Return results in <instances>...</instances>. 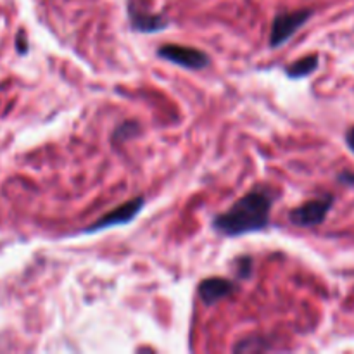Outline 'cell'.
Listing matches in <instances>:
<instances>
[{"label":"cell","mask_w":354,"mask_h":354,"mask_svg":"<svg viewBox=\"0 0 354 354\" xmlns=\"http://www.w3.org/2000/svg\"><path fill=\"white\" fill-rule=\"evenodd\" d=\"M273 194L266 189H256L234 203L225 213L213 220V228L227 237L265 230L270 225Z\"/></svg>","instance_id":"cell-1"},{"label":"cell","mask_w":354,"mask_h":354,"mask_svg":"<svg viewBox=\"0 0 354 354\" xmlns=\"http://www.w3.org/2000/svg\"><path fill=\"white\" fill-rule=\"evenodd\" d=\"M313 16L311 9L294 10V12H280L273 17L272 30H270V47L277 48L289 41L299 28L306 24V21Z\"/></svg>","instance_id":"cell-2"},{"label":"cell","mask_w":354,"mask_h":354,"mask_svg":"<svg viewBox=\"0 0 354 354\" xmlns=\"http://www.w3.org/2000/svg\"><path fill=\"white\" fill-rule=\"evenodd\" d=\"M332 206H334V196L327 194V196L311 199L301 206L294 207L289 213V220L301 228L318 227V225L324 223Z\"/></svg>","instance_id":"cell-3"},{"label":"cell","mask_w":354,"mask_h":354,"mask_svg":"<svg viewBox=\"0 0 354 354\" xmlns=\"http://www.w3.org/2000/svg\"><path fill=\"white\" fill-rule=\"evenodd\" d=\"M158 55L185 69H204L207 68L211 62L209 55L204 54L199 48L185 47V45L176 44H168L159 47Z\"/></svg>","instance_id":"cell-4"},{"label":"cell","mask_w":354,"mask_h":354,"mask_svg":"<svg viewBox=\"0 0 354 354\" xmlns=\"http://www.w3.org/2000/svg\"><path fill=\"white\" fill-rule=\"evenodd\" d=\"M144 204H145V197H142V196L133 197V199L128 201V203L118 206L116 209H113V211H109V213L104 214L100 220H97L95 223L90 225L85 232L86 234H93V232H100V230H106V228H111V227H120V225L130 223V221H133L135 218H137V214L140 213L142 207H144Z\"/></svg>","instance_id":"cell-5"},{"label":"cell","mask_w":354,"mask_h":354,"mask_svg":"<svg viewBox=\"0 0 354 354\" xmlns=\"http://www.w3.org/2000/svg\"><path fill=\"white\" fill-rule=\"evenodd\" d=\"M234 292L235 283L232 280L223 279V277H211V279L203 280L199 286V296L203 303L207 304V306L232 296Z\"/></svg>","instance_id":"cell-6"},{"label":"cell","mask_w":354,"mask_h":354,"mask_svg":"<svg viewBox=\"0 0 354 354\" xmlns=\"http://www.w3.org/2000/svg\"><path fill=\"white\" fill-rule=\"evenodd\" d=\"M128 16H130L131 28L138 33H158V31L168 28L166 17L149 12V10H142L140 7H135L133 3L128 7Z\"/></svg>","instance_id":"cell-7"},{"label":"cell","mask_w":354,"mask_h":354,"mask_svg":"<svg viewBox=\"0 0 354 354\" xmlns=\"http://www.w3.org/2000/svg\"><path fill=\"white\" fill-rule=\"evenodd\" d=\"M318 62H320L318 54L304 55V57L297 59L296 62H292V64L286 69V73L289 78H304V76H310L311 73L317 71Z\"/></svg>","instance_id":"cell-8"},{"label":"cell","mask_w":354,"mask_h":354,"mask_svg":"<svg viewBox=\"0 0 354 354\" xmlns=\"http://www.w3.org/2000/svg\"><path fill=\"white\" fill-rule=\"evenodd\" d=\"M138 131V127L137 123H133V121H127V123L120 124V127L114 130V135H113V140L114 142H124L128 140V138L135 137Z\"/></svg>","instance_id":"cell-9"},{"label":"cell","mask_w":354,"mask_h":354,"mask_svg":"<svg viewBox=\"0 0 354 354\" xmlns=\"http://www.w3.org/2000/svg\"><path fill=\"white\" fill-rule=\"evenodd\" d=\"M235 268H237V275L241 277V279H248V277H251L252 272V258L242 256V258H239L237 263H235Z\"/></svg>","instance_id":"cell-10"},{"label":"cell","mask_w":354,"mask_h":354,"mask_svg":"<svg viewBox=\"0 0 354 354\" xmlns=\"http://www.w3.org/2000/svg\"><path fill=\"white\" fill-rule=\"evenodd\" d=\"M16 48H17V52H19V54H26V52H28V40H26V37H24L23 31H21V33H17Z\"/></svg>","instance_id":"cell-11"},{"label":"cell","mask_w":354,"mask_h":354,"mask_svg":"<svg viewBox=\"0 0 354 354\" xmlns=\"http://www.w3.org/2000/svg\"><path fill=\"white\" fill-rule=\"evenodd\" d=\"M346 144H348V147L354 152V127L349 128L348 133H346Z\"/></svg>","instance_id":"cell-12"},{"label":"cell","mask_w":354,"mask_h":354,"mask_svg":"<svg viewBox=\"0 0 354 354\" xmlns=\"http://www.w3.org/2000/svg\"><path fill=\"white\" fill-rule=\"evenodd\" d=\"M339 180L342 183H354V173H341Z\"/></svg>","instance_id":"cell-13"}]
</instances>
